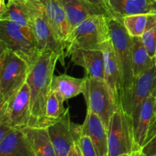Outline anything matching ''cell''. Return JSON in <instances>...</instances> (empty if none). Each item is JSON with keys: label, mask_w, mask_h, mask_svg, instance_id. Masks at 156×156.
Segmentation results:
<instances>
[{"label": "cell", "mask_w": 156, "mask_h": 156, "mask_svg": "<svg viewBox=\"0 0 156 156\" xmlns=\"http://www.w3.org/2000/svg\"><path fill=\"white\" fill-rule=\"evenodd\" d=\"M59 56L53 52L41 53L30 66L26 82L30 92L31 120L29 127L48 126L46 117V105L51 91L52 80Z\"/></svg>", "instance_id": "obj_1"}, {"label": "cell", "mask_w": 156, "mask_h": 156, "mask_svg": "<svg viewBox=\"0 0 156 156\" xmlns=\"http://www.w3.org/2000/svg\"><path fill=\"white\" fill-rule=\"evenodd\" d=\"M111 43L114 47L120 70L121 98L120 109L130 116V106L135 77L131 52V37L126 32L122 20L108 18Z\"/></svg>", "instance_id": "obj_2"}, {"label": "cell", "mask_w": 156, "mask_h": 156, "mask_svg": "<svg viewBox=\"0 0 156 156\" xmlns=\"http://www.w3.org/2000/svg\"><path fill=\"white\" fill-rule=\"evenodd\" d=\"M27 14L30 28L34 36L40 53L53 52L59 56L62 66L65 64L66 48L55 34L45 8L40 0H20Z\"/></svg>", "instance_id": "obj_3"}, {"label": "cell", "mask_w": 156, "mask_h": 156, "mask_svg": "<svg viewBox=\"0 0 156 156\" xmlns=\"http://www.w3.org/2000/svg\"><path fill=\"white\" fill-rule=\"evenodd\" d=\"M106 15H96L87 18L72 30L65 42L66 56L78 49L101 50L111 40L108 18Z\"/></svg>", "instance_id": "obj_4"}, {"label": "cell", "mask_w": 156, "mask_h": 156, "mask_svg": "<svg viewBox=\"0 0 156 156\" xmlns=\"http://www.w3.org/2000/svg\"><path fill=\"white\" fill-rule=\"evenodd\" d=\"M29 64L7 49H0V108L8 104L26 83Z\"/></svg>", "instance_id": "obj_5"}, {"label": "cell", "mask_w": 156, "mask_h": 156, "mask_svg": "<svg viewBox=\"0 0 156 156\" xmlns=\"http://www.w3.org/2000/svg\"><path fill=\"white\" fill-rule=\"evenodd\" d=\"M0 49L14 52L29 66L41 54L31 30L9 20H0Z\"/></svg>", "instance_id": "obj_6"}, {"label": "cell", "mask_w": 156, "mask_h": 156, "mask_svg": "<svg viewBox=\"0 0 156 156\" xmlns=\"http://www.w3.org/2000/svg\"><path fill=\"white\" fill-rule=\"evenodd\" d=\"M87 111L98 116L108 129L111 119L118 109L114 94L105 79L85 76L83 92Z\"/></svg>", "instance_id": "obj_7"}, {"label": "cell", "mask_w": 156, "mask_h": 156, "mask_svg": "<svg viewBox=\"0 0 156 156\" xmlns=\"http://www.w3.org/2000/svg\"><path fill=\"white\" fill-rule=\"evenodd\" d=\"M108 156L131 154L136 149L133 120L123 110H117L108 129Z\"/></svg>", "instance_id": "obj_8"}, {"label": "cell", "mask_w": 156, "mask_h": 156, "mask_svg": "<svg viewBox=\"0 0 156 156\" xmlns=\"http://www.w3.org/2000/svg\"><path fill=\"white\" fill-rule=\"evenodd\" d=\"M30 92L26 82L9 103L0 108V123L12 129H23L30 126Z\"/></svg>", "instance_id": "obj_9"}, {"label": "cell", "mask_w": 156, "mask_h": 156, "mask_svg": "<svg viewBox=\"0 0 156 156\" xmlns=\"http://www.w3.org/2000/svg\"><path fill=\"white\" fill-rule=\"evenodd\" d=\"M47 129L57 156H67L82 136V125L71 121L69 108L59 120L47 126Z\"/></svg>", "instance_id": "obj_10"}, {"label": "cell", "mask_w": 156, "mask_h": 156, "mask_svg": "<svg viewBox=\"0 0 156 156\" xmlns=\"http://www.w3.org/2000/svg\"><path fill=\"white\" fill-rule=\"evenodd\" d=\"M156 88V65L138 78L134 83L130 106V116L133 126L136 123L143 101L149 96L155 95Z\"/></svg>", "instance_id": "obj_11"}, {"label": "cell", "mask_w": 156, "mask_h": 156, "mask_svg": "<svg viewBox=\"0 0 156 156\" xmlns=\"http://www.w3.org/2000/svg\"><path fill=\"white\" fill-rule=\"evenodd\" d=\"M75 65L84 68L87 77L105 79V62L101 50L78 49L69 55Z\"/></svg>", "instance_id": "obj_12"}, {"label": "cell", "mask_w": 156, "mask_h": 156, "mask_svg": "<svg viewBox=\"0 0 156 156\" xmlns=\"http://www.w3.org/2000/svg\"><path fill=\"white\" fill-rule=\"evenodd\" d=\"M82 135L90 137L99 156H108V129L101 119L90 111L82 124Z\"/></svg>", "instance_id": "obj_13"}, {"label": "cell", "mask_w": 156, "mask_h": 156, "mask_svg": "<svg viewBox=\"0 0 156 156\" xmlns=\"http://www.w3.org/2000/svg\"><path fill=\"white\" fill-rule=\"evenodd\" d=\"M110 17L122 20L125 17L140 14H154L155 0H108Z\"/></svg>", "instance_id": "obj_14"}, {"label": "cell", "mask_w": 156, "mask_h": 156, "mask_svg": "<svg viewBox=\"0 0 156 156\" xmlns=\"http://www.w3.org/2000/svg\"><path fill=\"white\" fill-rule=\"evenodd\" d=\"M101 50L103 52L105 62V80L114 92L117 107L120 108L121 98L120 70L111 40L102 45Z\"/></svg>", "instance_id": "obj_15"}, {"label": "cell", "mask_w": 156, "mask_h": 156, "mask_svg": "<svg viewBox=\"0 0 156 156\" xmlns=\"http://www.w3.org/2000/svg\"><path fill=\"white\" fill-rule=\"evenodd\" d=\"M59 2L64 9L70 31L81 22L93 15H108L103 10L85 0H59Z\"/></svg>", "instance_id": "obj_16"}, {"label": "cell", "mask_w": 156, "mask_h": 156, "mask_svg": "<svg viewBox=\"0 0 156 156\" xmlns=\"http://www.w3.org/2000/svg\"><path fill=\"white\" fill-rule=\"evenodd\" d=\"M155 112L156 98L152 94L143 101L136 123L133 126L134 141L136 150L141 149L144 146L149 128L155 119Z\"/></svg>", "instance_id": "obj_17"}, {"label": "cell", "mask_w": 156, "mask_h": 156, "mask_svg": "<svg viewBox=\"0 0 156 156\" xmlns=\"http://www.w3.org/2000/svg\"><path fill=\"white\" fill-rule=\"evenodd\" d=\"M0 156H35L22 129H13L0 141Z\"/></svg>", "instance_id": "obj_18"}, {"label": "cell", "mask_w": 156, "mask_h": 156, "mask_svg": "<svg viewBox=\"0 0 156 156\" xmlns=\"http://www.w3.org/2000/svg\"><path fill=\"white\" fill-rule=\"evenodd\" d=\"M44 5L50 24L59 41L65 46L69 34V26L65 12L59 0H40ZM66 48V46H65Z\"/></svg>", "instance_id": "obj_19"}, {"label": "cell", "mask_w": 156, "mask_h": 156, "mask_svg": "<svg viewBox=\"0 0 156 156\" xmlns=\"http://www.w3.org/2000/svg\"><path fill=\"white\" fill-rule=\"evenodd\" d=\"M85 86V77L78 79L67 74H62L53 76L51 90L66 101L79 94H83Z\"/></svg>", "instance_id": "obj_20"}, {"label": "cell", "mask_w": 156, "mask_h": 156, "mask_svg": "<svg viewBox=\"0 0 156 156\" xmlns=\"http://www.w3.org/2000/svg\"><path fill=\"white\" fill-rule=\"evenodd\" d=\"M28 139L35 156H57L45 127H26L22 129Z\"/></svg>", "instance_id": "obj_21"}, {"label": "cell", "mask_w": 156, "mask_h": 156, "mask_svg": "<svg viewBox=\"0 0 156 156\" xmlns=\"http://www.w3.org/2000/svg\"><path fill=\"white\" fill-rule=\"evenodd\" d=\"M131 52L135 79L155 66V59L151 57L144 47L141 37H130Z\"/></svg>", "instance_id": "obj_22"}, {"label": "cell", "mask_w": 156, "mask_h": 156, "mask_svg": "<svg viewBox=\"0 0 156 156\" xmlns=\"http://www.w3.org/2000/svg\"><path fill=\"white\" fill-rule=\"evenodd\" d=\"M152 14L130 15L122 19L123 26L130 37H141L147 29Z\"/></svg>", "instance_id": "obj_23"}, {"label": "cell", "mask_w": 156, "mask_h": 156, "mask_svg": "<svg viewBox=\"0 0 156 156\" xmlns=\"http://www.w3.org/2000/svg\"><path fill=\"white\" fill-rule=\"evenodd\" d=\"M64 102L56 92L51 90L46 105V117L48 126L59 120L64 114L66 110L64 108Z\"/></svg>", "instance_id": "obj_24"}, {"label": "cell", "mask_w": 156, "mask_h": 156, "mask_svg": "<svg viewBox=\"0 0 156 156\" xmlns=\"http://www.w3.org/2000/svg\"><path fill=\"white\" fill-rule=\"evenodd\" d=\"M141 38L149 56L155 59L156 55V25L146 29Z\"/></svg>", "instance_id": "obj_25"}, {"label": "cell", "mask_w": 156, "mask_h": 156, "mask_svg": "<svg viewBox=\"0 0 156 156\" xmlns=\"http://www.w3.org/2000/svg\"><path fill=\"white\" fill-rule=\"evenodd\" d=\"M83 156H99L89 136L82 135L78 142Z\"/></svg>", "instance_id": "obj_26"}, {"label": "cell", "mask_w": 156, "mask_h": 156, "mask_svg": "<svg viewBox=\"0 0 156 156\" xmlns=\"http://www.w3.org/2000/svg\"><path fill=\"white\" fill-rule=\"evenodd\" d=\"M141 149L146 156H156V134Z\"/></svg>", "instance_id": "obj_27"}, {"label": "cell", "mask_w": 156, "mask_h": 156, "mask_svg": "<svg viewBox=\"0 0 156 156\" xmlns=\"http://www.w3.org/2000/svg\"><path fill=\"white\" fill-rule=\"evenodd\" d=\"M87 2L96 6L98 9H101L104 12H106L110 16L109 13V5H108V0H85ZM111 18V17H110Z\"/></svg>", "instance_id": "obj_28"}, {"label": "cell", "mask_w": 156, "mask_h": 156, "mask_svg": "<svg viewBox=\"0 0 156 156\" xmlns=\"http://www.w3.org/2000/svg\"><path fill=\"white\" fill-rule=\"evenodd\" d=\"M156 134V112H155V119H154L153 122H152V125H151L150 128H149V133H148V135L147 137H146V143H145V145ZM144 145V146H145Z\"/></svg>", "instance_id": "obj_29"}, {"label": "cell", "mask_w": 156, "mask_h": 156, "mask_svg": "<svg viewBox=\"0 0 156 156\" xmlns=\"http://www.w3.org/2000/svg\"><path fill=\"white\" fill-rule=\"evenodd\" d=\"M12 128L4 123H0V141L3 140L11 131L12 130Z\"/></svg>", "instance_id": "obj_30"}, {"label": "cell", "mask_w": 156, "mask_h": 156, "mask_svg": "<svg viewBox=\"0 0 156 156\" xmlns=\"http://www.w3.org/2000/svg\"><path fill=\"white\" fill-rule=\"evenodd\" d=\"M67 156H83L82 150H81L80 147H79V143H76V144L73 146V148H72L71 150L69 151V152Z\"/></svg>", "instance_id": "obj_31"}, {"label": "cell", "mask_w": 156, "mask_h": 156, "mask_svg": "<svg viewBox=\"0 0 156 156\" xmlns=\"http://www.w3.org/2000/svg\"><path fill=\"white\" fill-rule=\"evenodd\" d=\"M130 156H146L143 153L142 149H138V150H135L130 154Z\"/></svg>", "instance_id": "obj_32"}, {"label": "cell", "mask_w": 156, "mask_h": 156, "mask_svg": "<svg viewBox=\"0 0 156 156\" xmlns=\"http://www.w3.org/2000/svg\"><path fill=\"white\" fill-rule=\"evenodd\" d=\"M119 156H130V154H128V153L122 154V155H119Z\"/></svg>", "instance_id": "obj_33"}, {"label": "cell", "mask_w": 156, "mask_h": 156, "mask_svg": "<svg viewBox=\"0 0 156 156\" xmlns=\"http://www.w3.org/2000/svg\"><path fill=\"white\" fill-rule=\"evenodd\" d=\"M155 97L156 98V88H155Z\"/></svg>", "instance_id": "obj_34"}, {"label": "cell", "mask_w": 156, "mask_h": 156, "mask_svg": "<svg viewBox=\"0 0 156 156\" xmlns=\"http://www.w3.org/2000/svg\"><path fill=\"white\" fill-rule=\"evenodd\" d=\"M155 2H156V0H155Z\"/></svg>", "instance_id": "obj_35"}]
</instances>
